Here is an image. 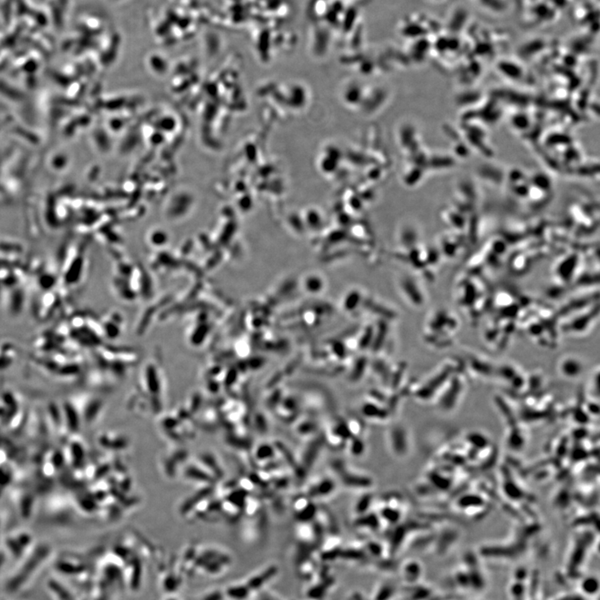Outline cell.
<instances>
[{
  "mask_svg": "<svg viewBox=\"0 0 600 600\" xmlns=\"http://www.w3.org/2000/svg\"><path fill=\"white\" fill-rule=\"evenodd\" d=\"M582 370V364L579 359L574 357H568L563 359L561 363V371L565 376L575 377L579 375Z\"/></svg>",
  "mask_w": 600,
  "mask_h": 600,
  "instance_id": "1",
  "label": "cell"
},
{
  "mask_svg": "<svg viewBox=\"0 0 600 600\" xmlns=\"http://www.w3.org/2000/svg\"><path fill=\"white\" fill-rule=\"evenodd\" d=\"M332 490H333V483L330 481H326V482H323L318 485L317 488L315 490H313L312 495H327Z\"/></svg>",
  "mask_w": 600,
  "mask_h": 600,
  "instance_id": "2",
  "label": "cell"
},
{
  "mask_svg": "<svg viewBox=\"0 0 600 600\" xmlns=\"http://www.w3.org/2000/svg\"><path fill=\"white\" fill-rule=\"evenodd\" d=\"M365 412L366 414L370 416H375V417H384V411L379 408H375V406H366L365 408Z\"/></svg>",
  "mask_w": 600,
  "mask_h": 600,
  "instance_id": "3",
  "label": "cell"
},
{
  "mask_svg": "<svg viewBox=\"0 0 600 600\" xmlns=\"http://www.w3.org/2000/svg\"><path fill=\"white\" fill-rule=\"evenodd\" d=\"M66 413H68V415L70 417V425L72 428V430H76L78 426V418L75 411L73 410L71 408H68V410L66 409Z\"/></svg>",
  "mask_w": 600,
  "mask_h": 600,
  "instance_id": "4",
  "label": "cell"
},
{
  "mask_svg": "<svg viewBox=\"0 0 600 600\" xmlns=\"http://www.w3.org/2000/svg\"><path fill=\"white\" fill-rule=\"evenodd\" d=\"M384 514L386 519H390L389 521H393V522L396 520V519H398V517H399V515H398V513H397L396 511H394V510H390V509H385V510L384 511V514Z\"/></svg>",
  "mask_w": 600,
  "mask_h": 600,
  "instance_id": "5",
  "label": "cell"
}]
</instances>
